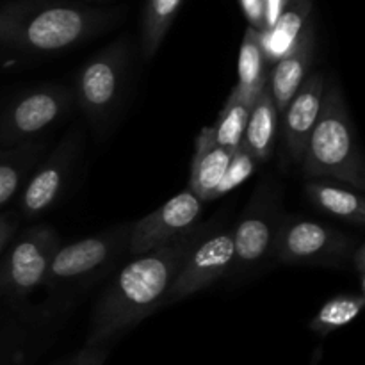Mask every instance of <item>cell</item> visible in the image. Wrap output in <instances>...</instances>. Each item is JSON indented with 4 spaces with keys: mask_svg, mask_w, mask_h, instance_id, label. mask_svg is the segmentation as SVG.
Here are the masks:
<instances>
[{
    "mask_svg": "<svg viewBox=\"0 0 365 365\" xmlns=\"http://www.w3.org/2000/svg\"><path fill=\"white\" fill-rule=\"evenodd\" d=\"M45 148L46 143L39 138L0 152V207L11 202L24 187L36 164L43 159Z\"/></svg>",
    "mask_w": 365,
    "mask_h": 365,
    "instance_id": "obj_19",
    "label": "cell"
},
{
    "mask_svg": "<svg viewBox=\"0 0 365 365\" xmlns=\"http://www.w3.org/2000/svg\"><path fill=\"white\" fill-rule=\"evenodd\" d=\"M252 106L253 102L242 98V96H239V93L235 89H232L230 96L225 102L216 123L210 127L212 139L216 145L230 150H235L241 145Z\"/></svg>",
    "mask_w": 365,
    "mask_h": 365,
    "instance_id": "obj_22",
    "label": "cell"
},
{
    "mask_svg": "<svg viewBox=\"0 0 365 365\" xmlns=\"http://www.w3.org/2000/svg\"><path fill=\"white\" fill-rule=\"evenodd\" d=\"M234 255V230L216 225L189 253L171 284L164 303L189 298L230 274Z\"/></svg>",
    "mask_w": 365,
    "mask_h": 365,
    "instance_id": "obj_11",
    "label": "cell"
},
{
    "mask_svg": "<svg viewBox=\"0 0 365 365\" xmlns=\"http://www.w3.org/2000/svg\"><path fill=\"white\" fill-rule=\"evenodd\" d=\"M359 239L330 225L284 212L274 237L271 259L285 266H319L344 269Z\"/></svg>",
    "mask_w": 365,
    "mask_h": 365,
    "instance_id": "obj_5",
    "label": "cell"
},
{
    "mask_svg": "<svg viewBox=\"0 0 365 365\" xmlns=\"http://www.w3.org/2000/svg\"><path fill=\"white\" fill-rule=\"evenodd\" d=\"M278 121H280V114L274 107L269 86H266L253 100L241 141V145L248 148V152L255 157L259 164L266 163L273 155L274 146H277Z\"/></svg>",
    "mask_w": 365,
    "mask_h": 365,
    "instance_id": "obj_16",
    "label": "cell"
},
{
    "mask_svg": "<svg viewBox=\"0 0 365 365\" xmlns=\"http://www.w3.org/2000/svg\"><path fill=\"white\" fill-rule=\"evenodd\" d=\"M324 88L327 77L321 71H310L280 116L285 152L292 163H299L310 132L319 118Z\"/></svg>",
    "mask_w": 365,
    "mask_h": 365,
    "instance_id": "obj_13",
    "label": "cell"
},
{
    "mask_svg": "<svg viewBox=\"0 0 365 365\" xmlns=\"http://www.w3.org/2000/svg\"><path fill=\"white\" fill-rule=\"evenodd\" d=\"M298 166L307 180L321 178L337 182L359 192L365 189L362 150L356 141L344 96L334 77L327 82L319 118L310 132Z\"/></svg>",
    "mask_w": 365,
    "mask_h": 365,
    "instance_id": "obj_3",
    "label": "cell"
},
{
    "mask_svg": "<svg viewBox=\"0 0 365 365\" xmlns=\"http://www.w3.org/2000/svg\"><path fill=\"white\" fill-rule=\"evenodd\" d=\"M14 230H16V221L11 216H0V255H4V252L7 250V246L13 241Z\"/></svg>",
    "mask_w": 365,
    "mask_h": 365,
    "instance_id": "obj_27",
    "label": "cell"
},
{
    "mask_svg": "<svg viewBox=\"0 0 365 365\" xmlns=\"http://www.w3.org/2000/svg\"><path fill=\"white\" fill-rule=\"evenodd\" d=\"M202 210L203 202L189 189L175 195L159 209L132 223L128 255L138 257L166 245L168 241L198 223Z\"/></svg>",
    "mask_w": 365,
    "mask_h": 365,
    "instance_id": "obj_12",
    "label": "cell"
},
{
    "mask_svg": "<svg viewBox=\"0 0 365 365\" xmlns=\"http://www.w3.org/2000/svg\"><path fill=\"white\" fill-rule=\"evenodd\" d=\"M214 227L216 221L192 225L166 245L125 264L93 307L86 348H106L113 339L163 307L189 253Z\"/></svg>",
    "mask_w": 365,
    "mask_h": 365,
    "instance_id": "obj_1",
    "label": "cell"
},
{
    "mask_svg": "<svg viewBox=\"0 0 365 365\" xmlns=\"http://www.w3.org/2000/svg\"><path fill=\"white\" fill-rule=\"evenodd\" d=\"M364 292H344V294L334 296L317 310V314L309 323V328L321 337L330 335L331 331L341 330L346 324L351 323L364 309Z\"/></svg>",
    "mask_w": 365,
    "mask_h": 365,
    "instance_id": "obj_21",
    "label": "cell"
},
{
    "mask_svg": "<svg viewBox=\"0 0 365 365\" xmlns=\"http://www.w3.org/2000/svg\"><path fill=\"white\" fill-rule=\"evenodd\" d=\"M310 9H312L310 0H289L277 24L260 32V43L267 64H274L291 52L302 32L305 31Z\"/></svg>",
    "mask_w": 365,
    "mask_h": 365,
    "instance_id": "obj_18",
    "label": "cell"
},
{
    "mask_svg": "<svg viewBox=\"0 0 365 365\" xmlns=\"http://www.w3.org/2000/svg\"><path fill=\"white\" fill-rule=\"evenodd\" d=\"M73 107V88L63 84H41L20 93L0 114V145L9 148L39 139Z\"/></svg>",
    "mask_w": 365,
    "mask_h": 365,
    "instance_id": "obj_8",
    "label": "cell"
},
{
    "mask_svg": "<svg viewBox=\"0 0 365 365\" xmlns=\"http://www.w3.org/2000/svg\"><path fill=\"white\" fill-rule=\"evenodd\" d=\"M245 13L246 20L250 21V27L262 32L266 24H264V0H239Z\"/></svg>",
    "mask_w": 365,
    "mask_h": 365,
    "instance_id": "obj_25",
    "label": "cell"
},
{
    "mask_svg": "<svg viewBox=\"0 0 365 365\" xmlns=\"http://www.w3.org/2000/svg\"><path fill=\"white\" fill-rule=\"evenodd\" d=\"M66 365H78V364H77V356H75L73 360H70V362H68Z\"/></svg>",
    "mask_w": 365,
    "mask_h": 365,
    "instance_id": "obj_30",
    "label": "cell"
},
{
    "mask_svg": "<svg viewBox=\"0 0 365 365\" xmlns=\"http://www.w3.org/2000/svg\"><path fill=\"white\" fill-rule=\"evenodd\" d=\"M287 2L289 0H264V24H266L264 31H267V29H271L277 24Z\"/></svg>",
    "mask_w": 365,
    "mask_h": 365,
    "instance_id": "obj_26",
    "label": "cell"
},
{
    "mask_svg": "<svg viewBox=\"0 0 365 365\" xmlns=\"http://www.w3.org/2000/svg\"><path fill=\"white\" fill-rule=\"evenodd\" d=\"M257 166H259V163H257L255 157L248 152L246 146L239 145L237 148L234 150V153H232L230 160H228V166L227 170H225L223 178H221V182L217 184V187L214 189L212 196H210V202L228 195V192L234 191L235 187L245 184V182L255 173Z\"/></svg>",
    "mask_w": 365,
    "mask_h": 365,
    "instance_id": "obj_24",
    "label": "cell"
},
{
    "mask_svg": "<svg viewBox=\"0 0 365 365\" xmlns=\"http://www.w3.org/2000/svg\"><path fill=\"white\" fill-rule=\"evenodd\" d=\"M267 66L269 64L264 56L260 32L253 27H248L245 38H242L241 50H239L237 84L234 88L239 96L250 100V102L257 98V95L267 86V78H269Z\"/></svg>",
    "mask_w": 365,
    "mask_h": 365,
    "instance_id": "obj_20",
    "label": "cell"
},
{
    "mask_svg": "<svg viewBox=\"0 0 365 365\" xmlns=\"http://www.w3.org/2000/svg\"><path fill=\"white\" fill-rule=\"evenodd\" d=\"M232 153L234 150L214 143L210 127L202 128L195 141V155H192L187 189L203 203L210 202V196L223 178Z\"/></svg>",
    "mask_w": 365,
    "mask_h": 365,
    "instance_id": "obj_15",
    "label": "cell"
},
{
    "mask_svg": "<svg viewBox=\"0 0 365 365\" xmlns=\"http://www.w3.org/2000/svg\"><path fill=\"white\" fill-rule=\"evenodd\" d=\"M110 24L103 11L46 0L0 4V46L29 53H57L86 41Z\"/></svg>",
    "mask_w": 365,
    "mask_h": 365,
    "instance_id": "obj_2",
    "label": "cell"
},
{
    "mask_svg": "<svg viewBox=\"0 0 365 365\" xmlns=\"http://www.w3.org/2000/svg\"><path fill=\"white\" fill-rule=\"evenodd\" d=\"M61 245L59 234L48 225L31 227L11 241L0 262V292L21 299L45 284Z\"/></svg>",
    "mask_w": 365,
    "mask_h": 365,
    "instance_id": "obj_9",
    "label": "cell"
},
{
    "mask_svg": "<svg viewBox=\"0 0 365 365\" xmlns=\"http://www.w3.org/2000/svg\"><path fill=\"white\" fill-rule=\"evenodd\" d=\"M106 360V348H84L77 355L78 365H102Z\"/></svg>",
    "mask_w": 365,
    "mask_h": 365,
    "instance_id": "obj_28",
    "label": "cell"
},
{
    "mask_svg": "<svg viewBox=\"0 0 365 365\" xmlns=\"http://www.w3.org/2000/svg\"><path fill=\"white\" fill-rule=\"evenodd\" d=\"M351 269H355L356 277L360 282V292H364V274H365V246L364 242H359V246L355 248L351 257Z\"/></svg>",
    "mask_w": 365,
    "mask_h": 365,
    "instance_id": "obj_29",
    "label": "cell"
},
{
    "mask_svg": "<svg viewBox=\"0 0 365 365\" xmlns=\"http://www.w3.org/2000/svg\"><path fill=\"white\" fill-rule=\"evenodd\" d=\"M127 73L128 45L125 39H116L78 68L73 86L75 106L81 107L96 130L106 128L120 109Z\"/></svg>",
    "mask_w": 365,
    "mask_h": 365,
    "instance_id": "obj_6",
    "label": "cell"
},
{
    "mask_svg": "<svg viewBox=\"0 0 365 365\" xmlns=\"http://www.w3.org/2000/svg\"><path fill=\"white\" fill-rule=\"evenodd\" d=\"M316 52V38H314V29L307 25L305 31L298 38L296 45L291 52L280 61L274 63V68L269 71L267 86H269L271 96H273L274 107L278 114H284L285 107L291 102L292 96L299 89V86L309 77L310 66Z\"/></svg>",
    "mask_w": 365,
    "mask_h": 365,
    "instance_id": "obj_14",
    "label": "cell"
},
{
    "mask_svg": "<svg viewBox=\"0 0 365 365\" xmlns=\"http://www.w3.org/2000/svg\"><path fill=\"white\" fill-rule=\"evenodd\" d=\"M282 216L284 209L280 184L273 177L262 178L237 225L232 228L235 255L230 274H250L271 259Z\"/></svg>",
    "mask_w": 365,
    "mask_h": 365,
    "instance_id": "obj_7",
    "label": "cell"
},
{
    "mask_svg": "<svg viewBox=\"0 0 365 365\" xmlns=\"http://www.w3.org/2000/svg\"><path fill=\"white\" fill-rule=\"evenodd\" d=\"M130 232L132 223H123L70 245H61L43 285L57 294L89 287L128 255Z\"/></svg>",
    "mask_w": 365,
    "mask_h": 365,
    "instance_id": "obj_4",
    "label": "cell"
},
{
    "mask_svg": "<svg viewBox=\"0 0 365 365\" xmlns=\"http://www.w3.org/2000/svg\"><path fill=\"white\" fill-rule=\"evenodd\" d=\"M305 195L323 212L339 217L353 227L362 228L365 225V200L362 192L342 187L330 180L310 178L305 182Z\"/></svg>",
    "mask_w": 365,
    "mask_h": 365,
    "instance_id": "obj_17",
    "label": "cell"
},
{
    "mask_svg": "<svg viewBox=\"0 0 365 365\" xmlns=\"http://www.w3.org/2000/svg\"><path fill=\"white\" fill-rule=\"evenodd\" d=\"M82 148V132L78 127L70 128L59 145L43 157L29 178L20 195V212L27 220L41 216L52 209L63 196L70 175L77 164Z\"/></svg>",
    "mask_w": 365,
    "mask_h": 365,
    "instance_id": "obj_10",
    "label": "cell"
},
{
    "mask_svg": "<svg viewBox=\"0 0 365 365\" xmlns=\"http://www.w3.org/2000/svg\"><path fill=\"white\" fill-rule=\"evenodd\" d=\"M182 4L184 0H146L141 38V52L145 59L155 56Z\"/></svg>",
    "mask_w": 365,
    "mask_h": 365,
    "instance_id": "obj_23",
    "label": "cell"
}]
</instances>
